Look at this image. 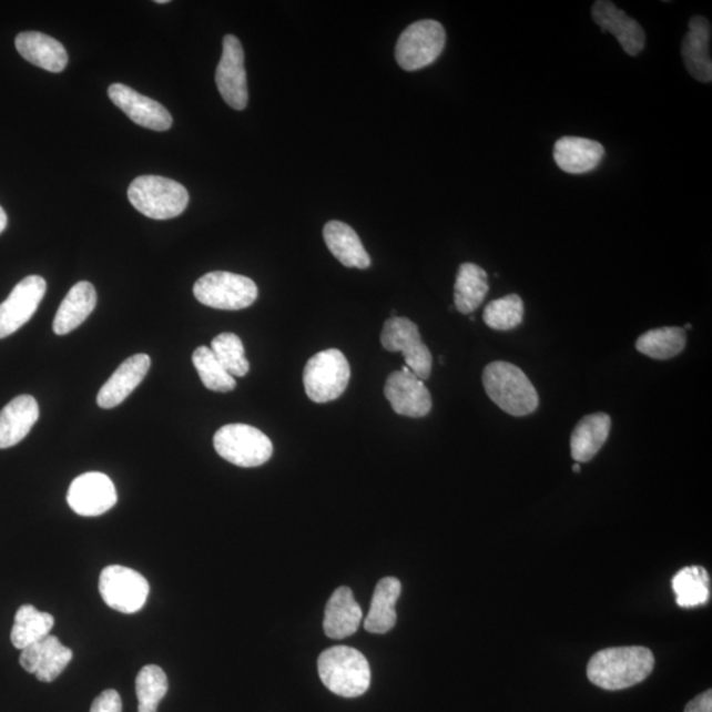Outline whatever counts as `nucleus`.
Segmentation results:
<instances>
[{
	"label": "nucleus",
	"mask_w": 712,
	"mask_h": 712,
	"mask_svg": "<svg viewBox=\"0 0 712 712\" xmlns=\"http://www.w3.org/2000/svg\"><path fill=\"white\" fill-rule=\"evenodd\" d=\"M654 655L645 647L609 648L593 654L588 677L604 690H623L638 685L653 672Z\"/></svg>",
	"instance_id": "nucleus-1"
},
{
	"label": "nucleus",
	"mask_w": 712,
	"mask_h": 712,
	"mask_svg": "<svg viewBox=\"0 0 712 712\" xmlns=\"http://www.w3.org/2000/svg\"><path fill=\"white\" fill-rule=\"evenodd\" d=\"M484 386L501 410L515 417L532 415L539 408V394L518 366L492 362L484 372Z\"/></svg>",
	"instance_id": "nucleus-2"
},
{
	"label": "nucleus",
	"mask_w": 712,
	"mask_h": 712,
	"mask_svg": "<svg viewBox=\"0 0 712 712\" xmlns=\"http://www.w3.org/2000/svg\"><path fill=\"white\" fill-rule=\"evenodd\" d=\"M318 673L332 693L345 698L365 694L372 683V669L365 655L345 645L333 647L321 653Z\"/></svg>",
	"instance_id": "nucleus-3"
},
{
	"label": "nucleus",
	"mask_w": 712,
	"mask_h": 712,
	"mask_svg": "<svg viewBox=\"0 0 712 712\" xmlns=\"http://www.w3.org/2000/svg\"><path fill=\"white\" fill-rule=\"evenodd\" d=\"M131 205L151 220L176 218L190 204V193L177 181L162 176H141L129 187Z\"/></svg>",
	"instance_id": "nucleus-4"
},
{
	"label": "nucleus",
	"mask_w": 712,
	"mask_h": 712,
	"mask_svg": "<svg viewBox=\"0 0 712 712\" xmlns=\"http://www.w3.org/2000/svg\"><path fill=\"white\" fill-rule=\"evenodd\" d=\"M352 369L344 353L338 348L313 355L304 368L305 393L314 403L323 404L344 395Z\"/></svg>",
	"instance_id": "nucleus-5"
},
{
	"label": "nucleus",
	"mask_w": 712,
	"mask_h": 712,
	"mask_svg": "<svg viewBox=\"0 0 712 712\" xmlns=\"http://www.w3.org/2000/svg\"><path fill=\"white\" fill-rule=\"evenodd\" d=\"M193 293L202 305L221 311H242L256 302L260 289L251 278L215 271L199 278Z\"/></svg>",
	"instance_id": "nucleus-6"
},
{
	"label": "nucleus",
	"mask_w": 712,
	"mask_h": 712,
	"mask_svg": "<svg viewBox=\"0 0 712 712\" xmlns=\"http://www.w3.org/2000/svg\"><path fill=\"white\" fill-rule=\"evenodd\" d=\"M214 448L227 462L240 467L267 464L274 445L264 433L246 424H230L214 435Z\"/></svg>",
	"instance_id": "nucleus-7"
},
{
	"label": "nucleus",
	"mask_w": 712,
	"mask_h": 712,
	"mask_svg": "<svg viewBox=\"0 0 712 712\" xmlns=\"http://www.w3.org/2000/svg\"><path fill=\"white\" fill-rule=\"evenodd\" d=\"M446 32L441 23L425 19L405 28L396 44V61L404 71L416 72L435 62L444 52Z\"/></svg>",
	"instance_id": "nucleus-8"
},
{
	"label": "nucleus",
	"mask_w": 712,
	"mask_h": 712,
	"mask_svg": "<svg viewBox=\"0 0 712 712\" xmlns=\"http://www.w3.org/2000/svg\"><path fill=\"white\" fill-rule=\"evenodd\" d=\"M380 342L387 352L401 353L407 367L418 379L424 382L430 378L431 353L424 344L417 325L410 319L405 317L387 319L383 327Z\"/></svg>",
	"instance_id": "nucleus-9"
},
{
	"label": "nucleus",
	"mask_w": 712,
	"mask_h": 712,
	"mask_svg": "<svg viewBox=\"0 0 712 712\" xmlns=\"http://www.w3.org/2000/svg\"><path fill=\"white\" fill-rule=\"evenodd\" d=\"M100 593L110 609L122 613L141 611L149 598V581L134 569L111 564L100 577Z\"/></svg>",
	"instance_id": "nucleus-10"
},
{
	"label": "nucleus",
	"mask_w": 712,
	"mask_h": 712,
	"mask_svg": "<svg viewBox=\"0 0 712 712\" xmlns=\"http://www.w3.org/2000/svg\"><path fill=\"white\" fill-rule=\"evenodd\" d=\"M216 87L230 108L241 111L247 108V73L240 39L233 34L223 38L222 58L215 73Z\"/></svg>",
	"instance_id": "nucleus-11"
},
{
	"label": "nucleus",
	"mask_w": 712,
	"mask_h": 712,
	"mask_svg": "<svg viewBox=\"0 0 712 712\" xmlns=\"http://www.w3.org/2000/svg\"><path fill=\"white\" fill-rule=\"evenodd\" d=\"M47 283L41 276H28L0 304V339L10 337L24 326L43 302Z\"/></svg>",
	"instance_id": "nucleus-12"
},
{
	"label": "nucleus",
	"mask_w": 712,
	"mask_h": 712,
	"mask_svg": "<svg viewBox=\"0 0 712 712\" xmlns=\"http://www.w3.org/2000/svg\"><path fill=\"white\" fill-rule=\"evenodd\" d=\"M67 500L77 515L94 518L110 511L116 505L118 495L106 474L87 472L72 481Z\"/></svg>",
	"instance_id": "nucleus-13"
},
{
	"label": "nucleus",
	"mask_w": 712,
	"mask_h": 712,
	"mask_svg": "<svg viewBox=\"0 0 712 712\" xmlns=\"http://www.w3.org/2000/svg\"><path fill=\"white\" fill-rule=\"evenodd\" d=\"M384 395L397 415L421 418L431 410V395L421 379L409 372H395L387 378Z\"/></svg>",
	"instance_id": "nucleus-14"
},
{
	"label": "nucleus",
	"mask_w": 712,
	"mask_h": 712,
	"mask_svg": "<svg viewBox=\"0 0 712 712\" xmlns=\"http://www.w3.org/2000/svg\"><path fill=\"white\" fill-rule=\"evenodd\" d=\"M110 100L121 109L132 122L153 131H166L172 128L173 119L163 104L151 98L139 94L123 83H114L109 88Z\"/></svg>",
	"instance_id": "nucleus-15"
},
{
	"label": "nucleus",
	"mask_w": 712,
	"mask_h": 712,
	"mask_svg": "<svg viewBox=\"0 0 712 712\" xmlns=\"http://www.w3.org/2000/svg\"><path fill=\"white\" fill-rule=\"evenodd\" d=\"M72 659V649L62 645L58 638L49 634L23 649L19 661L26 672L34 674L40 682L49 683L59 679Z\"/></svg>",
	"instance_id": "nucleus-16"
},
{
	"label": "nucleus",
	"mask_w": 712,
	"mask_h": 712,
	"mask_svg": "<svg viewBox=\"0 0 712 712\" xmlns=\"http://www.w3.org/2000/svg\"><path fill=\"white\" fill-rule=\"evenodd\" d=\"M591 16L602 32H611L624 52L638 55L645 48V32L637 20L618 9L609 0H598L592 4Z\"/></svg>",
	"instance_id": "nucleus-17"
},
{
	"label": "nucleus",
	"mask_w": 712,
	"mask_h": 712,
	"mask_svg": "<svg viewBox=\"0 0 712 712\" xmlns=\"http://www.w3.org/2000/svg\"><path fill=\"white\" fill-rule=\"evenodd\" d=\"M151 368V358L146 354H136L125 359L111 378L103 384L96 396V403L103 409L118 407L139 387Z\"/></svg>",
	"instance_id": "nucleus-18"
},
{
	"label": "nucleus",
	"mask_w": 712,
	"mask_h": 712,
	"mask_svg": "<svg viewBox=\"0 0 712 712\" xmlns=\"http://www.w3.org/2000/svg\"><path fill=\"white\" fill-rule=\"evenodd\" d=\"M710 41L711 24L709 20L701 16L691 18L689 32L682 41V59L690 75L702 83H711L712 81Z\"/></svg>",
	"instance_id": "nucleus-19"
},
{
	"label": "nucleus",
	"mask_w": 712,
	"mask_h": 712,
	"mask_svg": "<svg viewBox=\"0 0 712 712\" xmlns=\"http://www.w3.org/2000/svg\"><path fill=\"white\" fill-rule=\"evenodd\" d=\"M40 416L39 404L34 397H16L0 411V449H9L22 443L30 435Z\"/></svg>",
	"instance_id": "nucleus-20"
},
{
	"label": "nucleus",
	"mask_w": 712,
	"mask_h": 712,
	"mask_svg": "<svg viewBox=\"0 0 712 712\" xmlns=\"http://www.w3.org/2000/svg\"><path fill=\"white\" fill-rule=\"evenodd\" d=\"M606 155L604 146L591 139L563 136L555 145L553 157L560 170L583 174L596 170Z\"/></svg>",
	"instance_id": "nucleus-21"
},
{
	"label": "nucleus",
	"mask_w": 712,
	"mask_h": 712,
	"mask_svg": "<svg viewBox=\"0 0 712 712\" xmlns=\"http://www.w3.org/2000/svg\"><path fill=\"white\" fill-rule=\"evenodd\" d=\"M363 612L352 589L339 588L326 604L324 630L327 638L340 640L359 630Z\"/></svg>",
	"instance_id": "nucleus-22"
},
{
	"label": "nucleus",
	"mask_w": 712,
	"mask_h": 712,
	"mask_svg": "<svg viewBox=\"0 0 712 712\" xmlns=\"http://www.w3.org/2000/svg\"><path fill=\"white\" fill-rule=\"evenodd\" d=\"M18 52L24 60L44 71L60 73L68 65L64 45L40 32H23L16 40Z\"/></svg>",
	"instance_id": "nucleus-23"
},
{
	"label": "nucleus",
	"mask_w": 712,
	"mask_h": 712,
	"mask_svg": "<svg viewBox=\"0 0 712 712\" xmlns=\"http://www.w3.org/2000/svg\"><path fill=\"white\" fill-rule=\"evenodd\" d=\"M611 425V417L603 411L583 417L570 438L572 459L579 465L590 462L609 439Z\"/></svg>",
	"instance_id": "nucleus-24"
},
{
	"label": "nucleus",
	"mask_w": 712,
	"mask_h": 712,
	"mask_svg": "<svg viewBox=\"0 0 712 712\" xmlns=\"http://www.w3.org/2000/svg\"><path fill=\"white\" fill-rule=\"evenodd\" d=\"M324 240L327 248L347 268L366 269L372 265L358 234L344 222L330 221L324 227Z\"/></svg>",
	"instance_id": "nucleus-25"
},
{
	"label": "nucleus",
	"mask_w": 712,
	"mask_h": 712,
	"mask_svg": "<svg viewBox=\"0 0 712 712\" xmlns=\"http://www.w3.org/2000/svg\"><path fill=\"white\" fill-rule=\"evenodd\" d=\"M96 292L89 282L77 283L61 303L53 321V332L58 335L72 333L93 313Z\"/></svg>",
	"instance_id": "nucleus-26"
},
{
	"label": "nucleus",
	"mask_w": 712,
	"mask_h": 712,
	"mask_svg": "<svg viewBox=\"0 0 712 712\" xmlns=\"http://www.w3.org/2000/svg\"><path fill=\"white\" fill-rule=\"evenodd\" d=\"M401 596V583L394 577L383 578L376 584L373 602L365 620L366 631L384 634L396 625V603Z\"/></svg>",
	"instance_id": "nucleus-27"
},
{
	"label": "nucleus",
	"mask_w": 712,
	"mask_h": 712,
	"mask_svg": "<svg viewBox=\"0 0 712 712\" xmlns=\"http://www.w3.org/2000/svg\"><path fill=\"white\" fill-rule=\"evenodd\" d=\"M488 289L487 272L474 263H464L454 285V305L462 314L474 313L485 302Z\"/></svg>",
	"instance_id": "nucleus-28"
},
{
	"label": "nucleus",
	"mask_w": 712,
	"mask_h": 712,
	"mask_svg": "<svg viewBox=\"0 0 712 712\" xmlns=\"http://www.w3.org/2000/svg\"><path fill=\"white\" fill-rule=\"evenodd\" d=\"M686 342L688 335L682 327L667 326L641 334L637 348L649 358L668 360L685 350Z\"/></svg>",
	"instance_id": "nucleus-29"
},
{
	"label": "nucleus",
	"mask_w": 712,
	"mask_h": 712,
	"mask_svg": "<svg viewBox=\"0 0 712 712\" xmlns=\"http://www.w3.org/2000/svg\"><path fill=\"white\" fill-rule=\"evenodd\" d=\"M54 625L51 613L41 612L31 604L20 607L11 631L12 645L26 649L40 640L49 637Z\"/></svg>",
	"instance_id": "nucleus-30"
},
{
	"label": "nucleus",
	"mask_w": 712,
	"mask_h": 712,
	"mask_svg": "<svg viewBox=\"0 0 712 712\" xmlns=\"http://www.w3.org/2000/svg\"><path fill=\"white\" fill-rule=\"evenodd\" d=\"M677 604L682 609L708 603L710 599V576L702 567L683 568L673 578Z\"/></svg>",
	"instance_id": "nucleus-31"
},
{
	"label": "nucleus",
	"mask_w": 712,
	"mask_h": 712,
	"mask_svg": "<svg viewBox=\"0 0 712 712\" xmlns=\"http://www.w3.org/2000/svg\"><path fill=\"white\" fill-rule=\"evenodd\" d=\"M166 674L157 665H146L139 672L135 681L139 701L138 712H157L159 703L167 693Z\"/></svg>",
	"instance_id": "nucleus-32"
},
{
	"label": "nucleus",
	"mask_w": 712,
	"mask_h": 712,
	"mask_svg": "<svg viewBox=\"0 0 712 712\" xmlns=\"http://www.w3.org/2000/svg\"><path fill=\"white\" fill-rule=\"evenodd\" d=\"M193 365L202 384L214 393H230L236 387L235 378L216 360L211 347L201 346L193 353Z\"/></svg>",
	"instance_id": "nucleus-33"
},
{
	"label": "nucleus",
	"mask_w": 712,
	"mask_h": 712,
	"mask_svg": "<svg viewBox=\"0 0 712 712\" xmlns=\"http://www.w3.org/2000/svg\"><path fill=\"white\" fill-rule=\"evenodd\" d=\"M211 350L233 378H243L248 374L250 363L244 354L243 342L236 334H220L213 339Z\"/></svg>",
	"instance_id": "nucleus-34"
},
{
	"label": "nucleus",
	"mask_w": 712,
	"mask_h": 712,
	"mask_svg": "<svg viewBox=\"0 0 712 712\" xmlns=\"http://www.w3.org/2000/svg\"><path fill=\"white\" fill-rule=\"evenodd\" d=\"M523 318V303L519 295L512 293L506 297L494 299L486 306L484 321L488 327L498 332L513 330L520 326Z\"/></svg>",
	"instance_id": "nucleus-35"
},
{
	"label": "nucleus",
	"mask_w": 712,
	"mask_h": 712,
	"mask_svg": "<svg viewBox=\"0 0 712 712\" xmlns=\"http://www.w3.org/2000/svg\"><path fill=\"white\" fill-rule=\"evenodd\" d=\"M122 698L118 691L110 689L104 690L98 695L92 704L90 712H122Z\"/></svg>",
	"instance_id": "nucleus-36"
},
{
	"label": "nucleus",
	"mask_w": 712,
	"mask_h": 712,
	"mask_svg": "<svg viewBox=\"0 0 712 712\" xmlns=\"http://www.w3.org/2000/svg\"><path fill=\"white\" fill-rule=\"evenodd\" d=\"M685 712H712V691H704L686 704Z\"/></svg>",
	"instance_id": "nucleus-37"
},
{
	"label": "nucleus",
	"mask_w": 712,
	"mask_h": 712,
	"mask_svg": "<svg viewBox=\"0 0 712 712\" xmlns=\"http://www.w3.org/2000/svg\"><path fill=\"white\" fill-rule=\"evenodd\" d=\"M7 227V214L3 211V207L0 206V234L4 232Z\"/></svg>",
	"instance_id": "nucleus-38"
},
{
	"label": "nucleus",
	"mask_w": 712,
	"mask_h": 712,
	"mask_svg": "<svg viewBox=\"0 0 712 712\" xmlns=\"http://www.w3.org/2000/svg\"><path fill=\"white\" fill-rule=\"evenodd\" d=\"M572 470H574V472L581 471V465L576 464L574 466H572Z\"/></svg>",
	"instance_id": "nucleus-39"
},
{
	"label": "nucleus",
	"mask_w": 712,
	"mask_h": 712,
	"mask_svg": "<svg viewBox=\"0 0 712 712\" xmlns=\"http://www.w3.org/2000/svg\"><path fill=\"white\" fill-rule=\"evenodd\" d=\"M155 3H157V4H166L167 0H157V2H155Z\"/></svg>",
	"instance_id": "nucleus-40"
}]
</instances>
